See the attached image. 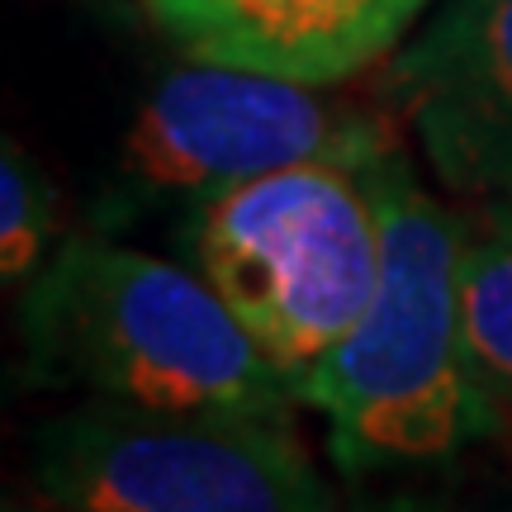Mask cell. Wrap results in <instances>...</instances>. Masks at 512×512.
<instances>
[{"mask_svg": "<svg viewBox=\"0 0 512 512\" xmlns=\"http://www.w3.org/2000/svg\"><path fill=\"white\" fill-rule=\"evenodd\" d=\"M57 195L24 143L0 152V275L10 290H24L48 256L57 252Z\"/></svg>", "mask_w": 512, "mask_h": 512, "instance_id": "obj_9", "label": "cell"}, {"mask_svg": "<svg viewBox=\"0 0 512 512\" xmlns=\"http://www.w3.org/2000/svg\"><path fill=\"white\" fill-rule=\"evenodd\" d=\"M389 91L422 157L460 200H512V0H437Z\"/></svg>", "mask_w": 512, "mask_h": 512, "instance_id": "obj_6", "label": "cell"}, {"mask_svg": "<svg viewBox=\"0 0 512 512\" xmlns=\"http://www.w3.org/2000/svg\"><path fill=\"white\" fill-rule=\"evenodd\" d=\"M460 323L479 389L512 413V200H475L460 214Z\"/></svg>", "mask_w": 512, "mask_h": 512, "instance_id": "obj_8", "label": "cell"}, {"mask_svg": "<svg viewBox=\"0 0 512 512\" xmlns=\"http://www.w3.org/2000/svg\"><path fill=\"white\" fill-rule=\"evenodd\" d=\"M181 252L304 403L380 280L370 166L309 162L233 185L181 219Z\"/></svg>", "mask_w": 512, "mask_h": 512, "instance_id": "obj_3", "label": "cell"}, {"mask_svg": "<svg viewBox=\"0 0 512 512\" xmlns=\"http://www.w3.org/2000/svg\"><path fill=\"white\" fill-rule=\"evenodd\" d=\"M394 133L380 114L332 100L323 86L242 72L219 62L171 67L152 81L119 147L114 209L195 204L233 185L309 162L375 166Z\"/></svg>", "mask_w": 512, "mask_h": 512, "instance_id": "obj_5", "label": "cell"}, {"mask_svg": "<svg viewBox=\"0 0 512 512\" xmlns=\"http://www.w3.org/2000/svg\"><path fill=\"white\" fill-rule=\"evenodd\" d=\"M5 512H62V508H34V503H5Z\"/></svg>", "mask_w": 512, "mask_h": 512, "instance_id": "obj_10", "label": "cell"}, {"mask_svg": "<svg viewBox=\"0 0 512 512\" xmlns=\"http://www.w3.org/2000/svg\"><path fill=\"white\" fill-rule=\"evenodd\" d=\"M185 57L342 86L394 57L437 0H138Z\"/></svg>", "mask_w": 512, "mask_h": 512, "instance_id": "obj_7", "label": "cell"}, {"mask_svg": "<svg viewBox=\"0 0 512 512\" xmlns=\"http://www.w3.org/2000/svg\"><path fill=\"white\" fill-rule=\"evenodd\" d=\"M24 380L162 413H294V389L190 261L62 238L19 290Z\"/></svg>", "mask_w": 512, "mask_h": 512, "instance_id": "obj_2", "label": "cell"}, {"mask_svg": "<svg viewBox=\"0 0 512 512\" xmlns=\"http://www.w3.org/2000/svg\"><path fill=\"white\" fill-rule=\"evenodd\" d=\"M370 190L380 204V280L304 389V403L328 418L332 460L347 475L456 460L503 422L465 351L460 214L418 181L403 147L370 166Z\"/></svg>", "mask_w": 512, "mask_h": 512, "instance_id": "obj_1", "label": "cell"}, {"mask_svg": "<svg viewBox=\"0 0 512 512\" xmlns=\"http://www.w3.org/2000/svg\"><path fill=\"white\" fill-rule=\"evenodd\" d=\"M62 512H337L290 413H162L81 399L34 432Z\"/></svg>", "mask_w": 512, "mask_h": 512, "instance_id": "obj_4", "label": "cell"}]
</instances>
